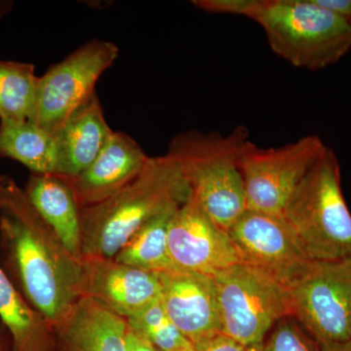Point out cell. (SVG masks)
<instances>
[{"label": "cell", "mask_w": 351, "mask_h": 351, "mask_svg": "<svg viewBox=\"0 0 351 351\" xmlns=\"http://www.w3.org/2000/svg\"><path fill=\"white\" fill-rule=\"evenodd\" d=\"M0 265L54 325L82 298V262L69 253L16 182L0 176Z\"/></svg>", "instance_id": "obj_1"}, {"label": "cell", "mask_w": 351, "mask_h": 351, "mask_svg": "<svg viewBox=\"0 0 351 351\" xmlns=\"http://www.w3.org/2000/svg\"><path fill=\"white\" fill-rule=\"evenodd\" d=\"M191 193L171 157H149L144 170L123 189L80 210L82 257L114 258L145 223L181 207Z\"/></svg>", "instance_id": "obj_2"}, {"label": "cell", "mask_w": 351, "mask_h": 351, "mask_svg": "<svg viewBox=\"0 0 351 351\" xmlns=\"http://www.w3.org/2000/svg\"><path fill=\"white\" fill-rule=\"evenodd\" d=\"M248 140L249 131L243 126L228 135L191 130L173 137L166 154L181 170L203 210L226 232L247 211L239 154Z\"/></svg>", "instance_id": "obj_3"}, {"label": "cell", "mask_w": 351, "mask_h": 351, "mask_svg": "<svg viewBox=\"0 0 351 351\" xmlns=\"http://www.w3.org/2000/svg\"><path fill=\"white\" fill-rule=\"evenodd\" d=\"M341 176L338 157L325 145L284 209V219L311 261L351 257V213Z\"/></svg>", "instance_id": "obj_4"}, {"label": "cell", "mask_w": 351, "mask_h": 351, "mask_svg": "<svg viewBox=\"0 0 351 351\" xmlns=\"http://www.w3.org/2000/svg\"><path fill=\"white\" fill-rule=\"evenodd\" d=\"M271 50L297 68L318 71L351 50V21L313 0H263L253 19Z\"/></svg>", "instance_id": "obj_5"}, {"label": "cell", "mask_w": 351, "mask_h": 351, "mask_svg": "<svg viewBox=\"0 0 351 351\" xmlns=\"http://www.w3.org/2000/svg\"><path fill=\"white\" fill-rule=\"evenodd\" d=\"M213 278L221 334L262 351L265 335L274 325L291 317L287 288L261 270L237 263Z\"/></svg>", "instance_id": "obj_6"}, {"label": "cell", "mask_w": 351, "mask_h": 351, "mask_svg": "<svg viewBox=\"0 0 351 351\" xmlns=\"http://www.w3.org/2000/svg\"><path fill=\"white\" fill-rule=\"evenodd\" d=\"M287 291L291 317L319 345L351 341V257L311 261Z\"/></svg>", "instance_id": "obj_7"}, {"label": "cell", "mask_w": 351, "mask_h": 351, "mask_svg": "<svg viewBox=\"0 0 351 351\" xmlns=\"http://www.w3.org/2000/svg\"><path fill=\"white\" fill-rule=\"evenodd\" d=\"M119 47L93 39L38 78L36 105L29 121L56 136L93 97L101 75L119 57Z\"/></svg>", "instance_id": "obj_8"}, {"label": "cell", "mask_w": 351, "mask_h": 351, "mask_svg": "<svg viewBox=\"0 0 351 351\" xmlns=\"http://www.w3.org/2000/svg\"><path fill=\"white\" fill-rule=\"evenodd\" d=\"M325 145L314 135L269 149L246 141L240 151L239 168L247 210L282 216L291 196Z\"/></svg>", "instance_id": "obj_9"}, {"label": "cell", "mask_w": 351, "mask_h": 351, "mask_svg": "<svg viewBox=\"0 0 351 351\" xmlns=\"http://www.w3.org/2000/svg\"><path fill=\"white\" fill-rule=\"evenodd\" d=\"M228 233L239 263L261 270L286 288L311 262L283 216L247 210Z\"/></svg>", "instance_id": "obj_10"}, {"label": "cell", "mask_w": 351, "mask_h": 351, "mask_svg": "<svg viewBox=\"0 0 351 351\" xmlns=\"http://www.w3.org/2000/svg\"><path fill=\"white\" fill-rule=\"evenodd\" d=\"M168 253L173 269L211 277L239 263L230 235L212 221L193 193L171 221Z\"/></svg>", "instance_id": "obj_11"}, {"label": "cell", "mask_w": 351, "mask_h": 351, "mask_svg": "<svg viewBox=\"0 0 351 351\" xmlns=\"http://www.w3.org/2000/svg\"><path fill=\"white\" fill-rule=\"evenodd\" d=\"M82 297L98 302L120 317L128 318L160 300L157 272L117 263L114 258L85 257Z\"/></svg>", "instance_id": "obj_12"}, {"label": "cell", "mask_w": 351, "mask_h": 351, "mask_svg": "<svg viewBox=\"0 0 351 351\" xmlns=\"http://www.w3.org/2000/svg\"><path fill=\"white\" fill-rule=\"evenodd\" d=\"M157 276L164 311L193 346L221 332L211 276L177 269L157 272Z\"/></svg>", "instance_id": "obj_13"}, {"label": "cell", "mask_w": 351, "mask_h": 351, "mask_svg": "<svg viewBox=\"0 0 351 351\" xmlns=\"http://www.w3.org/2000/svg\"><path fill=\"white\" fill-rule=\"evenodd\" d=\"M149 156L121 131H113L99 156L80 175L69 178L80 210L115 195L144 170Z\"/></svg>", "instance_id": "obj_14"}, {"label": "cell", "mask_w": 351, "mask_h": 351, "mask_svg": "<svg viewBox=\"0 0 351 351\" xmlns=\"http://www.w3.org/2000/svg\"><path fill=\"white\" fill-rule=\"evenodd\" d=\"M127 329L125 318L82 297L53 325V351H127Z\"/></svg>", "instance_id": "obj_15"}, {"label": "cell", "mask_w": 351, "mask_h": 351, "mask_svg": "<svg viewBox=\"0 0 351 351\" xmlns=\"http://www.w3.org/2000/svg\"><path fill=\"white\" fill-rule=\"evenodd\" d=\"M113 131L97 94L68 120L57 135L56 174L75 178L91 165Z\"/></svg>", "instance_id": "obj_16"}, {"label": "cell", "mask_w": 351, "mask_h": 351, "mask_svg": "<svg viewBox=\"0 0 351 351\" xmlns=\"http://www.w3.org/2000/svg\"><path fill=\"white\" fill-rule=\"evenodd\" d=\"M25 193L69 253L82 260L80 208L68 177L55 173H32L25 184Z\"/></svg>", "instance_id": "obj_17"}, {"label": "cell", "mask_w": 351, "mask_h": 351, "mask_svg": "<svg viewBox=\"0 0 351 351\" xmlns=\"http://www.w3.org/2000/svg\"><path fill=\"white\" fill-rule=\"evenodd\" d=\"M0 321L13 351H53V325L29 304L0 265Z\"/></svg>", "instance_id": "obj_18"}, {"label": "cell", "mask_w": 351, "mask_h": 351, "mask_svg": "<svg viewBox=\"0 0 351 351\" xmlns=\"http://www.w3.org/2000/svg\"><path fill=\"white\" fill-rule=\"evenodd\" d=\"M0 156L19 161L36 174L57 172V137L32 122H0Z\"/></svg>", "instance_id": "obj_19"}, {"label": "cell", "mask_w": 351, "mask_h": 351, "mask_svg": "<svg viewBox=\"0 0 351 351\" xmlns=\"http://www.w3.org/2000/svg\"><path fill=\"white\" fill-rule=\"evenodd\" d=\"M178 209L159 215L145 223L113 258L117 263L147 271L173 269L168 253V230Z\"/></svg>", "instance_id": "obj_20"}, {"label": "cell", "mask_w": 351, "mask_h": 351, "mask_svg": "<svg viewBox=\"0 0 351 351\" xmlns=\"http://www.w3.org/2000/svg\"><path fill=\"white\" fill-rule=\"evenodd\" d=\"M38 78L34 64L0 60V122L31 119Z\"/></svg>", "instance_id": "obj_21"}, {"label": "cell", "mask_w": 351, "mask_h": 351, "mask_svg": "<svg viewBox=\"0 0 351 351\" xmlns=\"http://www.w3.org/2000/svg\"><path fill=\"white\" fill-rule=\"evenodd\" d=\"M129 327L159 351H193V345L176 327L160 300L127 319Z\"/></svg>", "instance_id": "obj_22"}, {"label": "cell", "mask_w": 351, "mask_h": 351, "mask_svg": "<svg viewBox=\"0 0 351 351\" xmlns=\"http://www.w3.org/2000/svg\"><path fill=\"white\" fill-rule=\"evenodd\" d=\"M263 351H322L319 343L307 336L301 327L288 319L279 321Z\"/></svg>", "instance_id": "obj_23"}, {"label": "cell", "mask_w": 351, "mask_h": 351, "mask_svg": "<svg viewBox=\"0 0 351 351\" xmlns=\"http://www.w3.org/2000/svg\"><path fill=\"white\" fill-rule=\"evenodd\" d=\"M263 0H195L193 5L209 13L232 14L253 19Z\"/></svg>", "instance_id": "obj_24"}, {"label": "cell", "mask_w": 351, "mask_h": 351, "mask_svg": "<svg viewBox=\"0 0 351 351\" xmlns=\"http://www.w3.org/2000/svg\"><path fill=\"white\" fill-rule=\"evenodd\" d=\"M193 351H248L239 341L219 332L193 346Z\"/></svg>", "instance_id": "obj_25"}, {"label": "cell", "mask_w": 351, "mask_h": 351, "mask_svg": "<svg viewBox=\"0 0 351 351\" xmlns=\"http://www.w3.org/2000/svg\"><path fill=\"white\" fill-rule=\"evenodd\" d=\"M325 10L351 20V0H313Z\"/></svg>", "instance_id": "obj_26"}, {"label": "cell", "mask_w": 351, "mask_h": 351, "mask_svg": "<svg viewBox=\"0 0 351 351\" xmlns=\"http://www.w3.org/2000/svg\"><path fill=\"white\" fill-rule=\"evenodd\" d=\"M127 351H159L144 337L132 330L128 325L126 334Z\"/></svg>", "instance_id": "obj_27"}, {"label": "cell", "mask_w": 351, "mask_h": 351, "mask_svg": "<svg viewBox=\"0 0 351 351\" xmlns=\"http://www.w3.org/2000/svg\"><path fill=\"white\" fill-rule=\"evenodd\" d=\"M322 351H351V341L343 343H332V345H319Z\"/></svg>", "instance_id": "obj_28"}, {"label": "cell", "mask_w": 351, "mask_h": 351, "mask_svg": "<svg viewBox=\"0 0 351 351\" xmlns=\"http://www.w3.org/2000/svg\"><path fill=\"white\" fill-rule=\"evenodd\" d=\"M351 21V20H350Z\"/></svg>", "instance_id": "obj_29"}]
</instances>
